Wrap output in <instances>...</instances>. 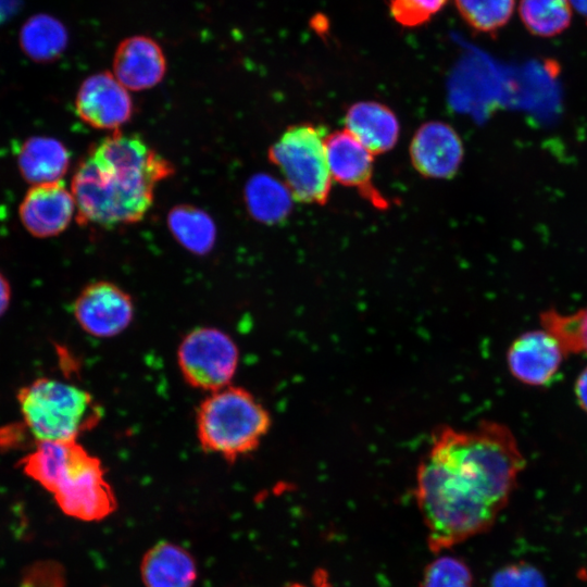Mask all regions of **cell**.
I'll return each instance as SVG.
<instances>
[{"label": "cell", "mask_w": 587, "mask_h": 587, "mask_svg": "<svg viewBox=\"0 0 587 587\" xmlns=\"http://www.w3.org/2000/svg\"><path fill=\"white\" fill-rule=\"evenodd\" d=\"M525 465L515 436L501 423L437 429L419 463L415 486L430 549L441 551L487 530Z\"/></svg>", "instance_id": "1"}, {"label": "cell", "mask_w": 587, "mask_h": 587, "mask_svg": "<svg viewBox=\"0 0 587 587\" xmlns=\"http://www.w3.org/2000/svg\"><path fill=\"white\" fill-rule=\"evenodd\" d=\"M173 173L171 162L143 139L116 130L92 146L75 170L76 218L101 227L139 222L153 203L158 183Z\"/></svg>", "instance_id": "2"}, {"label": "cell", "mask_w": 587, "mask_h": 587, "mask_svg": "<svg viewBox=\"0 0 587 587\" xmlns=\"http://www.w3.org/2000/svg\"><path fill=\"white\" fill-rule=\"evenodd\" d=\"M20 465L25 475L52 494L61 511L71 517L100 521L116 509L101 461L77 440L38 441Z\"/></svg>", "instance_id": "3"}, {"label": "cell", "mask_w": 587, "mask_h": 587, "mask_svg": "<svg viewBox=\"0 0 587 587\" xmlns=\"http://www.w3.org/2000/svg\"><path fill=\"white\" fill-rule=\"evenodd\" d=\"M271 423L268 411L249 390L228 385L200 403L197 437L204 451L233 462L260 446Z\"/></svg>", "instance_id": "4"}, {"label": "cell", "mask_w": 587, "mask_h": 587, "mask_svg": "<svg viewBox=\"0 0 587 587\" xmlns=\"http://www.w3.org/2000/svg\"><path fill=\"white\" fill-rule=\"evenodd\" d=\"M17 401L36 442L77 440L95 428L103 414L88 391L53 378H38L21 388Z\"/></svg>", "instance_id": "5"}, {"label": "cell", "mask_w": 587, "mask_h": 587, "mask_svg": "<svg viewBox=\"0 0 587 587\" xmlns=\"http://www.w3.org/2000/svg\"><path fill=\"white\" fill-rule=\"evenodd\" d=\"M324 130L310 123L289 126L268 150L271 163L297 201L324 204L329 196Z\"/></svg>", "instance_id": "6"}, {"label": "cell", "mask_w": 587, "mask_h": 587, "mask_svg": "<svg viewBox=\"0 0 587 587\" xmlns=\"http://www.w3.org/2000/svg\"><path fill=\"white\" fill-rule=\"evenodd\" d=\"M238 362L236 342L215 327L193 328L182 339L177 350V363L185 382L209 394L230 385Z\"/></svg>", "instance_id": "7"}, {"label": "cell", "mask_w": 587, "mask_h": 587, "mask_svg": "<svg viewBox=\"0 0 587 587\" xmlns=\"http://www.w3.org/2000/svg\"><path fill=\"white\" fill-rule=\"evenodd\" d=\"M73 314L82 329L97 338L122 334L134 319L132 297L117 285L98 280L76 297Z\"/></svg>", "instance_id": "8"}, {"label": "cell", "mask_w": 587, "mask_h": 587, "mask_svg": "<svg viewBox=\"0 0 587 587\" xmlns=\"http://www.w3.org/2000/svg\"><path fill=\"white\" fill-rule=\"evenodd\" d=\"M77 115L97 129L118 130L133 116L132 97L111 72L89 75L75 97Z\"/></svg>", "instance_id": "9"}, {"label": "cell", "mask_w": 587, "mask_h": 587, "mask_svg": "<svg viewBox=\"0 0 587 587\" xmlns=\"http://www.w3.org/2000/svg\"><path fill=\"white\" fill-rule=\"evenodd\" d=\"M564 357L557 339L542 328L516 337L508 349L507 363L511 375L519 382L544 387L557 377Z\"/></svg>", "instance_id": "10"}, {"label": "cell", "mask_w": 587, "mask_h": 587, "mask_svg": "<svg viewBox=\"0 0 587 587\" xmlns=\"http://www.w3.org/2000/svg\"><path fill=\"white\" fill-rule=\"evenodd\" d=\"M464 155L462 140L452 126L440 121L423 124L410 145L414 168L428 178H450L459 170Z\"/></svg>", "instance_id": "11"}, {"label": "cell", "mask_w": 587, "mask_h": 587, "mask_svg": "<svg viewBox=\"0 0 587 587\" xmlns=\"http://www.w3.org/2000/svg\"><path fill=\"white\" fill-rule=\"evenodd\" d=\"M75 212L74 197L61 182L32 186L18 208L23 226L37 238L53 237L64 232Z\"/></svg>", "instance_id": "12"}, {"label": "cell", "mask_w": 587, "mask_h": 587, "mask_svg": "<svg viewBox=\"0 0 587 587\" xmlns=\"http://www.w3.org/2000/svg\"><path fill=\"white\" fill-rule=\"evenodd\" d=\"M113 75L128 90L157 86L165 76L167 62L162 47L146 35L123 39L113 55Z\"/></svg>", "instance_id": "13"}, {"label": "cell", "mask_w": 587, "mask_h": 587, "mask_svg": "<svg viewBox=\"0 0 587 587\" xmlns=\"http://www.w3.org/2000/svg\"><path fill=\"white\" fill-rule=\"evenodd\" d=\"M325 149L333 180L359 189L378 207L385 205L372 185L374 154L367 148L344 129L326 136Z\"/></svg>", "instance_id": "14"}, {"label": "cell", "mask_w": 587, "mask_h": 587, "mask_svg": "<svg viewBox=\"0 0 587 587\" xmlns=\"http://www.w3.org/2000/svg\"><path fill=\"white\" fill-rule=\"evenodd\" d=\"M345 129L373 154H379L397 143L400 125L397 115L387 105L376 101H360L347 110Z\"/></svg>", "instance_id": "15"}, {"label": "cell", "mask_w": 587, "mask_h": 587, "mask_svg": "<svg viewBox=\"0 0 587 587\" xmlns=\"http://www.w3.org/2000/svg\"><path fill=\"white\" fill-rule=\"evenodd\" d=\"M140 573L146 587H192L197 578L193 558L170 541L158 542L145 553Z\"/></svg>", "instance_id": "16"}, {"label": "cell", "mask_w": 587, "mask_h": 587, "mask_svg": "<svg viewBox=\"0 0 587 587\" xmlns=\"http://www.w3.org/2000/svg\"><path fill=\"white\" fill-rule=\"evenodd\" d=\"M17 165L23 178L33 186L60 182L70 166V153L55 138L33 136L22 145Z\"/></svg>", "instance_id": "17"}, {"label": "cell", "mask_w": 587, "mask_h": 587, "mask_svg": "<svg viewBox=\"0 0 587 587\" xmlns=\"http://www.w3.org/2000/svg\"><path fill=\"white\" fill-rule=\"evenodd\" d=\"M68 32L57 17L38 13L30 16L20 32V45L23 52L40 63L57 60L65 51Z\"/></svg>", "instance_id": "18"}, {"label": "cell", "mask_w": 587, "mask_h": 587, "mask_svg": "<svg viewBox=\"0 0 587 587\" xmlns=\"http://www.w3.org/2000/svg\"><path fill=\"white\" fill-rule=\"evenodd\" d=\"M245 198L250 214L266 224L285 220L294 200L286 184L268 174L251 177L245 189Z\"/></svg>", "instance_id": "19"}, {"label": "cell", "mask_w": 587, "mask_h": 587, "mask_svg": "<svg viewBox=\"0 0 587 587\" xmlns=\"http://www.w3.org/2000/svg\"><path fill=\"white\" fill-rule=\"evenodd\" d=\"M167 225L179 245L193 254H207L214 246L215 224L207 212L196 207H174L168 212Z\"/></svg>", "instance_id": "20"}, {"label": "cell", "mask_w": 587, "mask_h": 587, "mask_svg": "<svg viewBox=\"0 0 587 587\" xmlns=\"http://www.w3.org/2000/svg\"><path fill=\"white\" fill-rule=\"evenodd\" d=\"M519 13L525 28L544 38L560 35L572 21L570 0H521Z\"/></svg>", "instance_id": "21"}, {"label": "cell", "mask_w": 587, "mask_h": 587, "mask_svg": "<svg viewBox=\"0 0 587 587\" xmlns=\"http://www.w3.org/2000/svg\"><path fill=\"white\" fill-rule=\"evenodd\" d=\"M540 324L566 354L587 355V308L565 314L554 309L541 312Z\"/></svg>", "instance_id": "22"}, {"label": "cell", "mask_w": 587, "mask_h": 587, "mask_svg": "<svg viewBox=\"0 0 587 587\" xmlns=\"http://www.w3.org/2000/svg\"><path fill=\"white\" fill-rule=\"evenodd\" d=\"M454 4L467 26L492 35L511 20L515 0H454Z\"/></svg>", "instance_id": "23"}, {"label": "cell", "mask_w": 587, "mask_h": 587, "mask_svg": "<svg viewBox=\"0 0 587 587\" xmlns=\"http://www.w3.org/2000/svg\"><path fill=\"white\" fill-rule=\"evenodd\" d=\"M472 574L462 561L442 557L426 569L421 587H472Z\"/></svg>", "instance_id": "24"}, {"label": "cell", "mask_w": 587, "mask_h": 587, "mask_svg": "<svg viewBox=\"0 0 587 587\" xmlns=\"http://www.w3.org/2000/svg\"><path fill=\"white\" fill-rule=\"evenodd\" d=\"M448 0H390L392 18L403 27H419L429 22Z\"/></svg>", "instance_id": "25"}, {"label": "cell", "mask_w": 587, "mask_h": 587, "mask_svg": "<svg viewBox=\"0 0 587 587\" xmlns=\"http://www.w3.org/2000/svg\"><path fill=\"white\" fill-rule=\"evenodd\" d=\"M16 587H66L64 567L54 560H39L27 565Z\"/></svg>", "instance_id": "26"}, {"label": "cell", "mask_w": 587, "mask_h": 587, "mask_svg": "<svg viewBox=\"0 0 587 587\" xmlns=\"http://www.w3.org/2000/svg\"><path fill=\"white\" fill-rule=\"evenodd\" d=\"M490 587H546L541 573L534 566L520 562L499 570Z\"/></svg>", "instance_id": "27"}, {"label": "cell", "mask_w": 587, "mask_h": 587, "mask_svg": "<svg viewBox=\"0 0 587 587\" xmlns=\"http://www.w3.org/2000/svg\"><path fill=\"white\" fill-rule=\"evenodd\" d=\"M574 392L579 408L587 413V366L577 376Z\"/></svg>", "instance_id": "28"}, {"label": "cell", "mask_w": 587, "mask_h": 587, "mask_svg": "<svg viewBox=\"0 0 587 587\" xmlns=\"http://www.w3.org/2000/svg\"><path fill=\"white\" fill-rule=\"evenodd\" d=\"M11 300V288L8 279L0 273V317L8 310Z\"/></svg>", "instance_id": "29"}, {"label": "cell", "mask_w": 587, "mask_h": 587, "mask_svg": "<svg viewBox=\"0 0 587 587\" xmlns=\"http://www.w3.org/2000/svg\"><path fill=\"white\" fill-rule=\"evenodd\" d=\"M286 587H332V585L329 584L326 573L324 571H317L310 585L295 583Z\"/></svg>", "instance_id": "30"}, {"label": "cell", "mask_w": 587, "mask_h": 587, "mask_svg": "<svg viewBox=\"0 0 587 587\" xmlns=\"http://www.w3.org/2000/svg\"><path fill=\"white\" fill-rule=\"evenodd\" d=\"M572 8H574L582 16L587 18V0H570Z\"/></svg>", "instance_id": "31"}]
</instances>
